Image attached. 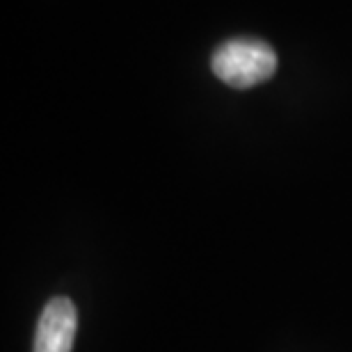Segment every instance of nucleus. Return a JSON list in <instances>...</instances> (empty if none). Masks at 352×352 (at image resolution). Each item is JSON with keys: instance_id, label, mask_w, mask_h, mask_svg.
<instances>
[{"instance_id": "nucleus-1", "label": "nucleus", "mask_w": 352, "mask_h": 352, "mask_svg": "<svg viewBox=\"0 0 352 352\" xmlns=\"http://www.w3.org/2000/svg\"><path fill=\"white\" fill-rule=\"evenodd\" d=\"M277 55L261 39H229L213 53V72L222 82L248 89L272 78Z\"/></svg>"}, {"instance_id": "nucleus-2", "label": "nucleus", "mask_w": 352, "mask_h": 352, "mask_svg": "<svg viewBox=\"0 0 352 352\" xmlns=\"http://www.w3.org/2000/svg\"><path fill=\"white\" fill-rule=\"evenodd\" d=\"M76 329H78V311L74 302L58 295L39 316L34 352H72Z\"/></svg>"}]
</instances>
